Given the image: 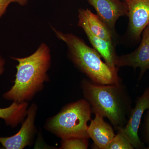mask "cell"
Instances as JSON below:
<instances>
[{
  "mask_svg": "<svg viewBox=\"0 0 149 149\" xmlns=\"http://www.w3.org/2000/svg\"><path fill=\"white\" fill-rule=\"evenodd\" d=\"M11 58L18 62L15 79L13 86L3 97L17 103L30 101L42 91L45 83L49 82L48 71L52 63L50 49L43 42L30 56Z\"/></svg>",
  "mask_w": 149,
  "mask_h": 149,
  "instance_id": "1",
  "label": "cell"
},
{
  "mask_svg": "<svg viewBox=\"0 0 149 149\" xmlns=\"http://www.w3.org/2000/svg\"><path fill=\"white\" fill-rule=\"evenodd\" d=\"M51 27L56 37L67 46L68 56L70 61L92 82L104 85L120 84L117 67L111 68L103 62L97 51L89 47L80 37L58 31L52 25Z\"/></svg>",
  "mask_w": 149,
  "mask_h": 149,
  "instance_id": "2",
  "label": "cell"
},
{
  "mask_svg": "<svg viewBox=\"0 0 149 149\" xmlns=\"http://www.w3.org/2000/svg\"><path fill=\"white\" fill-rule=\"evenodd\" d=\"M81 87L85 100L90 104L92 111L107 118L117 130L124 127L130 105L120 83L100 85L84 79Z\"/></svg>",
  "mask_w": 149,
  "mask_h": 149,
  "instance_id": "3",
  "label": "cell"
},
{
  "mask_svg": "<svg viewBox=\"0 0 149 149\" xmlns=\"http://www.w3.org/2000/svg\"><path fill=\"white\" fill-rule=\"evenodd\" d=\"M92 109L85 100L68 104L58 113L46 120L44 128L61 139L77 138L88 139V122Z\"/></svg>",
  "mask_w": 149,
  "mask_h": 149,
  "instance_id": "4",
  "label": "cell"
},
{
  "mask_svg": "<svg viewBox=\"0 0 149 149\" xmlns=\"http://www.w3.org/2000/svg\"><path fill=\"white\" fill-rule=\"evenodd\" d=\"M38 109L37 104H31L27 110L26 119L22 123L18 132L10 137H0V143L5 148L23 149L32 145L37 131L35 120Z\"/></svg>",
  "mask_w": 149,
  "mask_h": 149,
  "instance_id": "5",
  "label": "cell"
},
{
  "mask_svg": "<svg viewBox=\"0 0 149 149\" xmlns=\"http://www.w3.org/2000/svg\"><path fill=\"white\" fill-rule=\"evenodd\" d=\"M149 109V86L143 95L137 99L136 106L130 111L127 124L117 130L122 132L128 139L134 148L142 149L144 144L139 139L138 132L144 112Z\"/></svg>",
  "mask_w": 149,
  "mask_h": 149,
  "instance_id": "6",
  "label": "cell"
},
{
  "mask_svg": "<svg viewBox=\"0 0 149 149\" xmlns=\"http://www.w3.org/2000/svg\"><path fill=\"white\" fill-rule=\"evenodd\" d=\"M97 12V15L113 34L116 22L120 17L127 16V4L121 0H87Z\"/></svg>",
  "mask_w": 149,
  "mask_h": 149,
  "instance_id": "7",
  "label": "cell"
},
{
  "mask_svg": "<svg viewBox=\"0 0 149 149\" xmlns=\"http://www.w3.org/2000/svg\"><path fill=\"white\" fill-rule=\"evenodd\" d=\"M127 4L129 31L134 39L140 38L149 25V0H122Z\"/></svg>",
  "mask_w": 149,
  "mask_h": 149,
  "instance_id": "8",
  "label": "cell"
},
{
  "mask_svg": "<svg viewBox=\"0 0 149 149\" xmlns=\"http://www.w3.org/2000/svg\"><path fill=\"white\" fill-rule=\"evenodd\" d=\"M132 66L134 69L140 68V79L149 70V25L144 29L141 45L136 50L128 54L118 56L116 66Z\"/></svg>",
  "mask_w": 149,
  "mask_h": 149,
  "instance_id": "9",
  "label": "cell"
},
{
  "mask_svg": "<svg viewBox=\"0 0 149 149\" xmlns=\"http://www.w3.org/2000/svg\"><path fill=\"white\" fill-rule=\"evenodd\" d=\"M78 18L77 25L80 28L86 27L97 37L113 42V33L97 15L88 9L80 8L78 10Z\"/></svg>",
  "mask_w": 149,
  "mask_h": 149,
  "instance_id": "10",
  "label": "cell"
},
{
  "mask_svg": "<svg viewBox=\"0 0 149 149\" xmlns=\"http://www.w3.org/2000/svg\"><path fill=\"white\" fill-rule=\"evenodd\" d=\"M95 117L91 120L88 127V134L100 149H107L115 136L111 126L104 120L103 117L95 113Z\"/></svg>",
  "mask_w": 149,
  "mask_h": 149,
  "instance_id": "11",
  "label": "cell"
},
{
  "mask_svg": "<svg viewBox=\"0 0 149 149\" xmlns=\"http://www.w3.org/2000/svg\"><path fill=\"white\" fill-rule=\"evenodd\" d=\"M95 49L97 51L105 63L111 68H115L118 56L116 53L113 42L107 41L97 37L85 27H81Z\"/></svg>",
  "mask_w": 149,
  "mask_h": 149,
  "instance_id": "12",
  "label": "cell"
},
{
  "mask_svg": "<svg viewBox=\"0 0 149 149\" xmlns=\"http://www.w3.org/2000/svg\"><path fill=\"white\" fill-rule=\"evenodd\" d=\"M28 109V102H13L8 107L0 108V118L4 120L7 125L15 128L25 119Z\"/></svg>",
  "mask_w": 149,
  "mask_h": 149,
  "instance_id": "13",
  "label": "cell"
},
{
  "mask_svg": "<svg viewBox=\"0 0 149 149\" xmlns=\"http://www.w3.org/2000/svg\"><path fill=\"white\" fill-rule=\"evenodd\" d=\"M88 139L72 138L61 139V149H86L88 147Z\"/></svg>",
  "mask_w": 149,
  "mask_h": 149,
  "instance_id": "14",
  "label": "cell"
},
{
  "mask_svg": "<svg viewBox=\"0 0 149 149\" xmlns=\"http://www.w3.org/2000/svg\"><path fill=\"white\" fill-rule=\"evenodd\" d=\"M134 148L126 136L119 130L110 142L107 149H133Z\"/></svg>",
  "mask_w": 149,
  "mask_h": 149,
  "instance_id": "15",
  "label": "cell"
},
{
  "mask_svg": "<svg viewBox=\"0 0 149 149\" xmlns=\"http://www.w3.org/2000/svg\"><path fill=\"white\" fill-rule=\"evenodd\" d=\"M29 0H0V19L6 12L8 6L12 3H15L24 6L27 5Z\"/></svg>",
  "mask_w": 149,
  "mask_h": 149,
  "instance_id": "16",
  "label": "cell"
},
{
  "mask_svg": "<svg viewBox=\"0 0 149 149\" xmlns=\"http://www.w3.org/2000/svg\"><path fill=\"white\" fill-rule=\"evenodd\" d=\"M5 63L4 59L0 55V76L3 74L4 71Z\"/></svg>",
  "mask_w": 149,
  "mask_h": 149,
  "instance_id": "17",
  "label": "cell"
},
{
  "mask_svg": "<svg viewBox=\"0 0 149 149\" xmlns=\"http://www.w3.org/2000/svg\"><path fill=\"white\" fill-rule=\"evenodd\" d=\"M146 131L147 139L149 142V109H148L146 119Z\"/></svg>",
  "mask_w": 149,
  "mask_h": 149,
  "instance_id": "18",
  "label": "cell"
}]
</instances>
